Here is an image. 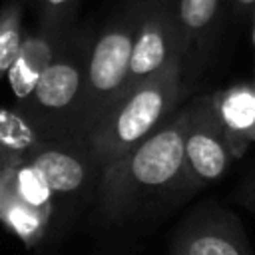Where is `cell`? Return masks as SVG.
I'll use <instances>...</instances> for the list:
<instances>
[{"label":"cell","mask_w":255,"mask_h":255,"mask_svg":"<svg viewBox=\"0 0 255 255\" xmlns=\"http://www.w3.org/2000/svg\"><path fill=\"white\" fill-rule=\"evenodd\" d=\"M185 106L145 139L108 163L98 177L96 209L108 223H122L169 195H189L183 161Z\"/></svg>","instance_id":"6da1fadb"},{"label":"cell","mask_w":255,"mask_h":255,"mask_svg":"<svg viewBox=\"0 0 255 255\" xmlns=\"http://www.w3.org/2000/svg\"><path fill=\"white\" fill-rule=\"evenodd\" d=\"M187 124L183 135V161L189 191H197L221 179L235 155L215 118L209 94L197 96L185 104Z\"/></svg>","instance_id":"8992f818"},{"label":"cell","mask_w":255,"mask_h":255,"mask_svg":"<svg viewBox=\"0 0 255 255\" xmlns=\"http://www.w3.org/2000/svg\"><path fill=\"white\" fill-rule=\"evenodd\" d=\"M185 92L187 84L179 60H173L141 84L126 90L84 139L100 171L161 126L173 114Z\"/></svg>","instance_id":"7a4b0ae2"},{"label":"cell","mask_w":255,"mask_h":255,"mask_svg":"<svg viewBox=\"0 0 255 255\" xmlns=\"http://www.w3.org/2000/svg\"><path fill=\"white\" fill-rule=\"evenodd\" d=\"M169 255H253V249L235 213L205 203L179 223Z\"/></svg>","instance_id":"ba28073f"},{"label":"cell","mask_w":255,"mask_h":255,"mask_svg":"<svg viewBox=\"0 0 255 255\" xmlns=\"http://www.w3.org/2000/svg\"><path fill=\"white\" fill-rule=\"evenodd\" d=\"M215 118L239 159L251 143H255V86L239 82L209 94Z\"/></svg>","instance_id":"7c38bea8"},{"label":"cell","mask_w":255,"mask_h":255,"mask_svg":"<svg viewBox=\"0 0 255 255\" xmlns=\"http://www.w3.org/2000/svg\"><path fill=\"white\" fill-rule=\"evenodd\" d=\"M56 205L54 191L30 161L0 169V223L26 247L46 239Z\"/></svg>","instance_id":"5b68a950"},{"label":"cell","mask_w":255,"mask_h":255,"mask_svg":"<svg viewBox=\"0 0 255 255\" xmlns=\"http://www.w3.org/2000/svg\"><path fill=\"white\" fill-rule=\"evenodd\" d=\"M251 84H253V86H255V78H253V82H251Z\"/></svg>","instance_id":"d6986e66"},{"label":"cell","mask_w":255,"mask_h":255,"mask_svg":"<svg viewBox=\"0 0 255 255\" xmlns=\"http://www.w3.org/2000/svg\"><path fill=\"white\" fill-rule=\"evenodd\" d=\"M137 8L139 0H126L92 42L86 90L74 133L76 141L86 139L96 122L126 90Z\"/></svg>","instance_id":"277c9868"},{"label":"cell","mask_w":255,"mask_h":255,"mask_svg":"<svg viewBox=\"0 0 255 255\" xmlns=\"http://www.w3.org/2000/svg\"><path fill=\"white\" fill-rule=\"evenodd\" d=\"M219 8L221 0H175L181 66L187 88L191 86L195 76L201 74V68L207 60L219 18Z\"/></svg>","instance_id":"30bf717a"},{"label":"cell","mask_w":255,"mask_h":255,"mask_svg":"<svg viewBox=\"0 0 255 255\" xmlns=\"http://www.w3.org/2000/svg\"><path fill=\"white\" fill-rule=\"evenodd\" d=\"M235 201L255 213V171L237 187V191H235Z\"/></svg>","instance_id":"2e32d148"},{"label":"cell","mask_w":255,"mask_h":255,"mask_svg":"<svg viewBox=\"0 0 255 255\" xmlns=\"http://www.w3.org/2000/svg\"><path fill=\"white\" fill-rule=\"evenodd\" d=\"M22 2L10 0L0 8V80L8 76L22 44Z\"/></svg>","instance_id":"5bb4252c"},{"label":"cell","mask_w":255,"mask_h":255,"mask_svg":"<svg viewBox=\"0 0 255 255\" xmlns=\"http://www.w3.org/2000/svg\"><path fill=\"white\" fill-rule=\"evenodd\" d=\"M44 141L16 108H0V169L28 161Z\"/></svg>","instance_id":"4fadbf2b"},{"label":"cell","mask_w":255,"mask_h":255,"mask_svg":"<svg viewBox=\"0 0 255 255\" xmlns=\"http://www.w3.org/2000/svg\"><path fill=\"white\" fill-rule=\"evenodd\" d=\"M78 0H38L40 22L46 26H72Z\"/></svg>","instance_id":"9a60e30c"},{"label":"cell","mask_w":255,"mask_h":255,"mask_svg":"<svg viewBox=\"0 0 255 255\" xmlns=\"http://www.w3.org/2000/svg\"><path fill=\"white\" fill-rule=\"evenodd\" d=\"M72 26H46L38 24V28L22 38L18 56L8 72L10 90L18 102H24L32 90L36 88L42 74L48 70L58 50L62 48Z\"/></svg>","instance_id":"8fae6325"},{"label":"cell","mask_w":255,"mask_h":255,"mask_svg":"<svg viewBox=\"0 0 255 255\" xmlns=\"http://www.w3.org/2000/svg\"><path fill=\"white\" fill-rule=\"evenodd\" d=\"M28 161L42 173L56 199H76L98 185L100 167L84 141H44Z\"/></svg>","instance_id":"9c48e42d"},{"label":"cell","mask_w":255,"mask_h":255,"mask_svg":"<svg viewBox=\"0 0 255 255\" xmlns=\"http://www.w3.org/2000/svg\"><path fill=\"white\" fill-rule=\"evenodd\" d=\"M233 4H235V6H237V10H241V12L255 8V0H233Z\"/></svg>","instance_id":"e0dca14e"},{"label":"cell","mask_w":255,"mask_h":255,"mask_svg":"<svg viewBox=\"0 0 255 255\" xmlns=\"http://www.w3.org/2000/svg\"><path fill=\"white\" fill-rule=\"evenodd\" d=\"M253 42H255V24H253Z\"/></svg>","instance_id":"ac0fdd59"},{"label":"cell","mask_w":255,"mask_h":255,"mask_svg":"<svg viewBox=\"0 0 255 255\" xmlns=\"http://www.w3.org/2000/svg\"><path fill=\"white\" fill-rule=\"evenodd\" d=\"M92 42L94 38L86 30L72 26L32 94L16 104V110L46 141H76L74 133L86 90Z\"/></svg>","instance_id":"3957f363"},{"label":"cell","mask_w":255,"mask_h":255,"mask_svg":"<svg viewBox=\"0 0 255 255\" xmlns=\"http://www.w3.org/2000/svg\"><path fill=\"white\" fill-rule=\"evenodd\" d=\"M173 60L181 62L175 0H139L126 90L141 84Z\"/></svg>","instance_id":"52a82bcc"}]
</instances>
